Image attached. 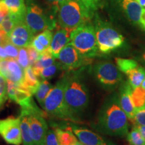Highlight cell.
Listing matches in <instances>:
<instances>
[{
	"label": "cell",
	"instance_id": "cell-29",
	"mask_svg": "<svg viewBox=\"0 0 145 145\" xmlns=\"http://www.w3.org/2000/svg\"><path fill=\"white\" fill-rule=\"evenodd\" d=\"M52 32L50 30H45L43 32H40L36 36V39H38L41 44L44 47L45 49L49 48L50 43H51L52 39Z\"/></svg>",
	"mask_w": 145,
	"mask_h": 145
},
{
	"label": "cell",
	"instance_id": "cell-33",
	"mask_svg": "<svg viewBox=\"0 0 145 145\" xmlns=\"http://www.w3.org/2000/svg\"><path fill=\"white\" fill-rule=\"evenodd\" d=\"M132 123L135 125H141L145 126V107L140 110H136L134 119Z\"/></svg>",
	"mask_w": 145,
	"mask_h": 145
},
{
	"label": "cell",
	"instance_id": "cell-3",
	"mask_svg": "<svg viewBox=\"0 0 145 145\" xmlns=\"http://www.w3.org/2000/svg\"><path fill=\"white\" fill-rule=\"evenodd\" d=\"M65 76L63 75L47 94L42 109L47 116L52 118L71 120L76 122L79 120L72 115L65 103Z\"/></svg>",
	"mask_w": 145,
	"mask_h": 145
},
{
	"label": "cell",
	"instance_id": "cell-23",
	"mask_svg": "<svg viewBox=\"0 0 145 145\" xmlns=\"http://www.w3.org/2000/svg\"><path fill=\"white\" fill-rule=\"evenodd\" d=\"M20 130L23 145H34L30 134L28 118L26 115H20Z\"/></svg>",
	"mask_w": 145,
	"mask_h": 145
},
{
	"label": "cell",
	"instance_id": "cell-17",
	"mask_svg": "<svg viewBox=\"0 0 145 145\" xmlns=\"http://www.w3.org/2000/svg\"><path fill=\"white\" fill-rule=\"evenodd\" d=\"M7 80L11 81L18 86H22L24 82V72L15 59L8 58L7 70L3 75Z\"/></svg>",
	"mask_w": 145,
	"mask_h": 145
},
{
	"label": "cell",
	"instance_id": "cell-5",
	"mask_svg": "<svg viewBox=\"0 0 145 145\" xmlns=\"http://www.w3.org/2000/svg\"><path fill=\"white\" fill-rule=\"evenodd\" d=\"M70 43L83 57L92 59L100 54L95 28L91 21L83 24L72 30L71 33Z\"/></svg>",
	"mask_w": 145,
	"mask_h": 145
},
{
	"label": "cell",
	"instance_id": "cell-13",
	"mask_svg": "<svg viewBox=\"0 0 145 145\" xmlns=\"http://www.w3.org/2000/svg\"><path fill=\"white\" fill-rule=\"evenodd\" d=\"M69 126L79 140L84 145H116L86 128L74 124Z\"/></svg>",
	"mask_w": 145,
	"mask_h": 145
},
{
	"label": "cell",
	"instance_id": "cell-48",
	"mask_svg": "<svg viewBox=\"0 0 145 145\" xmlns=\"http://www.w3.org/2000/svg\"><path fill=\"white\" fill-rule=\"evenodd\" d=\"M75 145H84V144H83V143H81V142H80V141H79H79H78V142H77V143H76Z\"/></svg>",
	"mask_w": 145,
	"mask_h": 145
},
{
	"label": "cell",
	"instance_id": "cell-43",
	"mask_svg": "<svg viewBox=\"0 0 145 145\" xmlns=\"http://www.w3.org/2000/svg\"><path fill=\"white\" fill-rule=\"evenodd\" d=\"M141 28L145 30V8L143 10L142 16H141Z\"/></svg>",
	"mask_w": 145,
	"mask_h": 145
},
{
	"label": "cell",
	"instance_id": "cell-21",
	"mask_svg": "<svg viewBox=\"0 0 145 145\" xmlns=\"http://www.w3.org/2000/svg\"><path fill=\"white\" fill-rule=\"evenodd\" d=\"M127 81L132 88L140 86L145 77V68L139 65L126 74Z\"/></svg>",
	"mask_w": 145,
	"mask_h": 145
},
{
	"label": "cell",
	"instance_id": "cell-32",
	"mask_svg": "<svg viewBox=\"0 0 145 145\" xmlns=\"http://www.w3.org/2000/svg\"><path fill=\"white\" fill-rule=\"evenodd\" d=\"M42 145H59L54 130L48 128Z\"/></svg>",
	"mask_w": 145,
	"mask_h": 145
},
{
	"label": "cell",
	"instance_id": "cell-36",
	"mask_svg": "<svg viewBox=\"0 0 145 145\" xmlns=\"http://www.w3.org/2000/svg\"><path fill=\"white\" fill-rule=\"evenodd\" d=\"M83 5L89 11L91 14L93 15L94 12L98 8L101 0H81Z\"/></svg>",
	"mask_w": 145,
	"mask_h": 145
},
{
	"label": "cell",
	"instance_id": "cell-6",
	"mask_svg": "<svg viewBox=\"0 0 145 145\" xmlns=\"http://www.w3.org/2000/svg\"><path fill=\"white\" fill-rule=\"evenodd\" d=\"M96 40L100 54H108L123 46L124 38L111 25L105 22L96 15L94 19Z\"/></svg>",
	"mask_w": 145,
	"mask_h": 145
},
{
	"label": "cell",
	"instance_id": "cell-12",
	"mask_svg": "<svg viewBox=\"0 0 145 145\" xmlns=\"http://www.w3.org/2000/svg\"><path fill=\"white\" fill-rule=\"evenodd\" d=\"M34 34L24 22H20L8 36L9 40L18 48L27 47L31 44Z\"/></svg>",
	"mask_w": 145,
	"mask_h": 145
},
{
	"label": "cell",
	"instance_id": "cell-28",
	"mask_svg": "<svg viewBox=\"0 0 145 145\" xmlns=\"http://www.w3.org/2000/svg\"><path fill=\"white\" fill-rule=\"evenodd\" d=\"M18 22H20L16 20L14 18L11 17L9 14H8L3 20V21L1 22V24H0V29L3 30L7 34V36H9L11 32L12 31V30Z\"/></svg>",
	"mask_w": 145,
	"mask_h": 145
},
{
	"label": "cell",
	"instance_id": "cell-20",
	"mask_svg": "<svg viewBox=\"0 0 145 145\" xmlns=\"http://www.w3.org/2000/svg\"><path fill=\"white\" fill-rule=\"evenodd\" d=\"M24 82L22 86H20L28 91L32 95H34L38 87H39L40 81L39 77H37L34 73L33 69L31 66H29L24 70Z\"/></svg>",
	"mask_w": 145,
	"mask_h": 145
},
{
	"label": "cell",
	"instance_id": "cell-18",
	"mask_svg": "<svg viewBox=\"0 0 145 145\" xmlns=\"http://www.w3.org/2000/svg\"><path fill=\"white\" fill-rule=\"evenodd\" d=\"M8 10V14L18 22H24L26 5L24 0H3Z\"/></svg>",
	"mask_w": 145,
	"mask_h": 145
},
{
	"label": "cell",
	"instance_id": "cell-26",
	"mask_svg": "<svg viewBox=\"0 0 145 145\" xmlns=\"http://www.w3.org/2000/svg\"><path fill=\"white\" fill-rule=\"evenodd\" d=\"M62 67L59 62H54L53 64L50 65L49 67L43 69L42 70L40 75V78L42 79H52L54 77H55L59 72L62 71Z\"/></svg>",
	"mask_w": 145,
	"mask_h": 145
},
{
	"label": "cell",
	"instance_id": "cell-11",
	"mask_svg": "<svg viewBox=\"0 0 145 145\" xmlns=\"http://www.w3.org/2000/svg\"><path fill=\"white\" fill-rule=\"evenodd\" d=\"M28 118L30 134L34 145H42L48 126L44 118L46 116L36 112L26 115Z\"/></svg>",
	"mask_w": 145,
	"mask_h": 145
},
{
	"label": "cell",
	"instance_id": "cell-30",
	"mask_svg": "<svg viewBox=\"0 0 145 145\" xmlns=\"http://www.w3.org/2000/svg\"><path fill=\"white\" fill-rule=\"evenodd\" d=\"M17 61L20 66L23 69H25L30 66V62H29L28 52H27L26 47L24 48H20L19 52H18V56L17 58Z\"/></svg>",
	"mask_w": 145,
	"mask_h": 145
},
{
	"label": "cell",
	"instance_id": "cell-9",
	"mask_svg": "<svg viewBox=\"0 0 145 145\" xmlns=\"http://www.w3.org/2000/svg\"><path fill=\"white\" fill-rule=\"evenodd\" d=\"M59 62L65 72L77 70L82 67L88 66L92 62L91 59L83 57L71 43L65 46L58 57Z\"/></svg>",
	"mask_w": 145,
	"mask_h": 145
},
{
	"label": "cell",
	"instance_id": "cell-45",
	"mask_svg": "<svg viewBox=\"0 0 145 145\" xmlns=\"http://www.w3.org/2000/svg\"><path fill=\"white\" fill-rule=\"evenodd\" d=\"M135 1H137L139 5H141L143 8H145V0H135Z\"/></svg>",
	"mask_w": 145,
	"mask_h": 145
},
{
	"label": "cell",
	"instance_id": "cell-46",
	"mask_svg": "<svg viewBox=\"0 0 145 145\" xmlns=\"http://www.w3.org/2000/svg\"><path fill=\"white\" fill-rule=\"evenodd\" d=\"M5 101V100H4V99H0V108H1V107L3 106V103H4Z\"/></svg>",
	"mask_w": 145,
	"mask_h": 145
},
{
	"label": "cell",
	"instance_id": "cell-10",
	"mask_svg": "<svg viewBox=\"0 0 145 145\" xmlns=\"http://www.w3.org/2000/svg\"><path fill=\"white\" fill-rule=\"evenodd\" d=\"M0 136L9 144L20 145L22 143L20 117H8L0 120Z\"/></svg>",
	"mask_w": 145,
	"mask_h": 145
},
{
	"label": "cell",
	"instance_id": "cell-31",
	"mask_svg": "<svg viewBox=\"0 0 145 145\" xmlns=\"http://www.w3.org/2000/svg\"><path fill=\"white\" fill-rule=\"evenodd\" d=\"M1 45L4 48L5 51L9 58L17 59L18 52H19V49H18L17 46H14L13 44H12L9 40V39L5 40Z\"/></svg>",
	"mask_w": 145,
	"mask_h": 145
},
{
	"label": "cell",
	"instance_id": "cell-39",
	"mask_svg": "<svg viewBox=\"0 0 145 145\" xmlns=\"http://www.w3.org/2000/svg\"><path fill=\"white\" fill-rule=\"evenodd\" d=\"M48 2L53 5V8L56 9V10H59V7L61 6V5L65 2L66 0H46Z\"/></svg>",
	"mask_w": 145,
	"mask_h": 145
},
{
	"label": "cell",
	"instance_id": "cell-8",
	"mask_svg": "<svg viewBox=\"0 0 145 145\" xmlns=\"http://www.w3.org/2000/svg\"><path fill=\"white\" fill-rule=\"evenodd\" d=\"M24 22L34 34H39L48 29L52 30L56 26L55 20L48 17L33 0H27Z\"/></svg>",
	"mask_w": 145,
	"mask_h": 145
},
{
	"label": "cell",
	"instance_id": "cell-19",
	"mask_svg": "<svg viewBox=\"0 0 145 145\" xmlns=\"http://www.w3.org/2000/svg\"><path fill=\"white\" fill-rule=\"evenodd\" d=\"M54 125V132L57 136L59 145H75L78 142L77 137L72 131L70 126L67 127H61Z\"/></svg>",
	"mask_w": 145,
	"mask_h": 145
},
{
	"label": "cell",
	"instance_id": "cell-1",
	"mask_svg": "<svg viewBox=\"0 0 145 145\" xmlns=\"http://www.w3.org/2000/svg\"><path fill=\"white\" fill-rule=\"evenodd\" d=\"M128 117L120 104L118 92L107 96L99 109L95 128L101 134L124 137L128 133Z\"/></svg>",
	"mask_w": 145,
	"mask_h": 145
},
{
	"label": "cell",
	"instance_id": "cell-4",
	"mask_svg": "<svg viewBox=\"0 0 145 145\" xmlns=\"http://www.w3.org/2000/svg\"><path fill=\"white\" fill-rule=\"evenodd\" d=\"M58 10V22L61 28L71 31L91 21L93 16L81 0H66Z\"/></svg>",
	"mask_w": 145,
	"mask_h": 145
},
{
	"label": "cell",
	"instance_id": "cell-34",
	"mask_svg": "<svg viewBox=\"0 0 145 145\" xmlns=\"http://www.w3.org/2000/svg\"><path fill=\"white\" fill-rule=\"evenodd\" d=\"M27 52H28L29 62H30V66L32 67L35 64V63L39 59L40 53L37 50H35V48L31 45L26 47Z\"/></svg>",
	"mask_w": 145,
	"mask_h": 145
},
{
	"label": "cell",
	"instance_id": "cell-38",
	"mask_svg": "<svg viewBox=\"0 0 145 145\" xmlns=\"http://www.w3.org/2000/svg\"><path fill=\"white\" fill-rule=\"evenodd\" d=\"M30 45H31L32 46H33L34 48H35V50H37V51L39 52L40 54L42 53V52L44 51V50H46L45 49L44 47L41 44V43L40 42L39 40H38V39H36V37H34L33 40H32V43Z\"/></svg>",
	"mask_w": 145,
	"mask_h": 145
},
{
	"label": "cell",
	"instance_id": "cell-41",
	"mask_svg": "<svg viewBox=\"0 0 145 145\" xmlns=\"http://www.w3.org/2000/svg\"><path fill=\"white\" fill-rule=\"evenodd\" d=\"M136 128L138 130V131L140 132V133L142 135L143 138L145 140V126H141V125H135Z\"/></svg>",
	"mask_w": 145,
	"mask_h": 145
},
{
	"label": "cell",
	"instance_id": "cell-37",
	"mask_svg": "<svg viewBox=\"0 0 145 145\" xmlns=\"http://www.w3.org/2000/svg\"><path fill=\"white\" fill-rule=\"evenodd\" d=\"M8 14V10L6 5L3 1V0H0V24L1 22L4 19V18Z\"/></svg>",
	"mask_w": 145,
	"mask_h": 145
},
{
	"label": "cell",
	"instance_id": "cell-25",
	"mask_svg": "<svg viewBox=\"0 0 145 145\" xmlns=\"http://www.w3.org/2000/svg\"><path fill=\"white\" fill-rule=\"evenodd\" d=\"M115 62L118 69L125 75L128 74L130 71L140 65L137 61L131 59L116 58Z\"/></svg>",
	"mask_w": 145,
	"mask_h": 145
},
{
	"label": "cell",
	"instance_id": "cell-35",
	"mask_svg": "<svg viewBox=\"0 0 145 145\" xmlns=\"http://www.w3.org/2000/svg\"><path fill=\"white\" fill-rule=\"evenodd\" d=\"M8 97V81L0 73V99L6 101Z\"/></svg>",
	"mask_w": 145,
	"mask_h": 145
},
{
	"label": "cell",
	"instance_id": "cell-16",
	"mask_svg": "<svg viewBox=\"0 0 145 145\" xmlns=\"http://www.w3.org/2000/svg\"><path fill=\"white\" fill-rule=\"evenodd\" d=\"M71 32V30L68 29L61 28L57 30L54 34L48 48L55 59H58L61 50L70 43Z\"/></svg>",
	"mask_w": 145,
	"mask_h": 145
},
{
	"label": "cell",
	"instance_id": "cell-40",
	"mask_svg": "<svg viewBox=\"0 0 145 145\" xmlns=\"http://www.w3.org/2000/svg\"><path fill=\"white\" fill-rule=\"evenodd\" d=\"M8 39V36L3 30L0 29V44H2L5 40Z\"/></svg>",
	"mask_w": 145,
	"mask_h": 145
},
{
	"label": "cell",
	"instance_id": "cell-27",
	"mask_svg": "<svg viewBox=\"0 0 145 145\" xmlns=\"http://www.w3.org/2000/svg\"><path fill=\"white\" fill-rule=\"evenodd\" d=\"M127 141L130 145H145V140L135 126L126 135Z\"/></svg>",
	"mask_w": 145,
	"mask_h": 145
},
{
	"label": "cell",
	"instance_id": "cell-24",
	"mask_svg": "<svg viewBox=\"0 0 145 145\" xmlns=\"http://www.w3.org/2000/svg\"><path fill=\"white\" fill-rule=\"evenodd\" d=\"M52 88H53V86L46 79H42V81L40 83L39 86L38 87L35 93H34V95H35L38 102H39L40 106L42 107V108L44 106V102L47 94L48 93V92Z\"/></svg>",
	"mask_w": 145,
	"mask_h": 145
},
{
	"label": "cell",
	"instance_id": "cell-44",
	"mask_svg": "<svg viewBox=\"0 0 145 145\" xmlns=\"http://www.w3.org/2000/svg\"><path fill=\"white\" fill-rule=\"evenodd\" d=\"M139 61L145 66V49L142 53H141L140 57H139Z\"/></svg>",
	"mask_w": 145,
	"mask_h": 145
},
{
	"label": "cell",
	"instance_id": "cell-47",
	"mask_svg": "<svg viewBox=\"0 0 145 145\" xmlns=\"http://www.w3.org/2000/svg\"><path fill=\"white\" fill-rule=\"evenodd\" d=\"M140 86L142 87V88H144V89H145V77H144V80H143V81L142 82V84H141V86Z\"/></svg>",
	"mask_w": 145,
	"mask_h": 145
},
{
	"label": "cell",
	"instance_id": "cell-49",
	"mask_svg": "<svg viewBox=\"0 0 145 145\" xmlns=\"http://www.w3.org/2000/svg\"><path fill=\"white\" fill-rule=\"evenodd\" d=\"M1 59H0V62H1Z\"/></svg>",
	"mask_w": 145,
	"mask_h": 145
},
{
	"label": "cell",
	"instance_id": "cell-14",
	"mask_svg": "<svg viewBox=\"0 0 145 145\" xmlns=\"http://www.w3.org/2000/svg\"><path fill=\"white\" fill-rule=\"evenodd\" d=\"M132 88L127 80H124L118 87L120 104L130 121H132L135 114V109L130 95Z\"/></svg>",
	"mask_w": 145,
	"mask_h": 145
},
{
	"label": "cell",
	"instance_id": "cell-15",
	"mask_svg": "<svg viewBox=\"0 0 145 145\" xmlns=\"http://www.w3.org/2000/svg\"><path fill=\"white\" fill-rule=\"evenodd\" d=\"M127 18L135 24L141 27V16L144 8L135 0H116Z\"/></svg>",
	"mask_w": 145,
	"mask_h": 145
},
{
	"label": "cell",
	"instance_id": "cell-42",
	"mask_svg": "<svg viewBox=\"0 0 145 145\" xmlns=\"http://www.w3.org/2000/svg\"><path fill=\"white\" fill-rule=\"evenodd\" d=\"M7 58H9L5 52L4 48L2 46V45L0 44V59H5Z\"/></svg>",
	"mask_w": 145,
	"mask_h": 145
},
{
	"label": "cell",
	"instance_id": "cell-7",
	"mask_svg": "<svg viewBox=\"0 0 145 145\" xmlns=\"http://www.w3.org/2000/svg\"><path fill=\"white\" fill-rule=\"evenodd\" d=\"M90 71L97 83L102 89L112 92L124 81L122 72L116 65L110 61H100L90 69Z\"/></svg>",
	"mask_w": 145,
	"mask_h": 145
},
{
	"label": "cell",
	"instance_id": "cell-22",
	"mask_svg": "<svg viewBox=\"0 0 145 145\" xmlns=\"http://www.w3.org/2000/svg\"><path fill=\"white\" fill-rule=\"evenodd\" d=\"M132 104L136 110L145 107V89L141 86L132 88L130 92Z\"/></svg>",
	"mask_w": 145,
	"mask_h": 145
},
{
	"label": "cell",
	"instance_id": "cell-2",
	"mask_svg": "<svg viewBox=\"0 0 145 145\" xmlns=\"http://www.w3.org/2000/svg\"><path fill=\"white\" fill-rule=\"evenodd\" d=\"M87 66L77 70L65 72L64 97L67 106L78 120V116L88 108L89 100L88 89L85 82Z\"/></svg>",
	"mask_w": 145,
	"mask_h": 145
}]
</instances>
